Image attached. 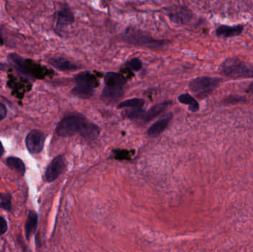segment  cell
Here are the masks:
<instances>
[{
    "instance_id": "52a82bcc",
    "label": "cell",
    "mask_w": 253,
    "mask_h": 252,
    "mask_svg": "<svg viewBox=\"0 0 253 252\" xmlns=\"http://www.w3.org/2000/svg\"><path fill=\"white\" fill-rule=\"evenodd\" d=\"M74 22V15L68 6H63L56 13V25L58 29H62Z\"/></svg>"
},
{
    "instance_id": "d4e9b609",
    "label": "cell",
    "mask_w": 253,
    "mask_h": 252,
    "mask_svg": "<svg viewBox=\"0 0 253 252\" xmlns=\"http://www.w3.org/2000/svg\"><path fill=\"white\" fill-rule=\"evenodd\" d=\"M245 101H246V99L242 96H230L224 99V103L229 105V104L239 103V102H245Z\"/></svg>"
},
{
    "instance_id": "83f0119b",
    "label": "cell",
    "mask_w": 253,
    "mask_h": 252,
    "mask_svg": "<svg viewBox=\"0 0 253 252\" xmlns=\"http://www.w3.org/2000/svg\"><path fill=\"white\" fill-rule=\"evenodd\" d=\"M4 147H3L2 144L0 142V157L2 156L3 154H4Z\"/></svg>"
},
{
    "instance_id": "ba28073f",
    "label": "cell",
    "mask_w": 253,
    "mask_h": 252,
    "mask_svg": "<svg viewBox=\"0 0 253 252\" xmlns=\"http://www.w3.org/2000/svg\"><path fill=\"white\" fill-rule=\"evenodd\" d=\"M245 27L243 25L228 26V25H219L215 30L217 36L227 38L238 36L243 32Z\"/></svg>"
},
{
    "instance_id": "4fadbf2b",
    "label": "cell",
    "mask_w": 253,
    "mask_h": 252,
    "mask_svg": "<svg viewBox=\"0 0 253 252\" xmlns=\"http://www.w3.org/2000/svg\"><path fill=\"white\" fill-rule=\"evenodd\" d=\"M104 80L106 86L111 87H123L126 83V77L118 72H107Z\"/></svg>"
},
{
    "instance_id": "9a60e30c",
    "label": "cell",
    "mask_w": 253,
    "mask_h": 252,
    "mask_svg": "<svg viewBox=\"0 0 253 252\" xmlns=\"http://www.w3.org/2000/svg\"><path fill=\"white\" fill-rule=\"evenodd\" d=\"M37 224H38V216L35 212H30L25 225V236L27 240H29L34 235L37 229Z\"/></svg>"
},
{
    "instance_id": "5b68a950",
    "label": "cell",
    "mask_w": 253,
    "mask_h": 252,
    "mask_svg": "<svg viewBox=\"0 0 253 252\" xmlns=\"http://www.w3.org/2000/svg\"><path fill=\"white\" fill-rule=\"evenodd\" d=\"M44 140L45 137L42 132L37 130L30 132L25 140L28 152L31 154H38L41 152L44 148Z\"/></svg>"
},
{
    "instance_id": "d6986e66",
    "label": "cell",
    "mask_w": 253,
    "mask_h": 252,
    "mask_svg": "<svg viewBox=\"0 0 253 252\" xmlns=\"http://www.w3.org/2000/svg\"><path fill=\"white\" fill-rule=\"evenodd\" d=\"M80 134L87 140H94L99 135V129L92 123L87 122Z\"/></svg>"
},
{
    "instance_id": "603a6c76",
    "label": "cell",
    "mask_w": 253,
    "mask_h": 252,
    "mask_svg": "<svg viewBox=\"0 0 253 252\" xmlns=\"http://www.w3.org/2000/svg\"><path fill=\"white\" fill-rule=\"evenodd\" d=\"M11 198L10 193H0V208L10 212L11 210Z\"/></svg>"
},
{
    "instance_id": "4316f807",
    "label": "cell",
    "mask_w": 253,
    "mask_h": 252,
    "mask_svg": "<svg viewBox=\"0 0 253 252\" xmlns=\"http://www.w3.org/2000/svg\"><path fill=\"white\" fill-rule=\"evenodd\" d=\"M7 115V109L3 104L0 103V121L4 119Z\"/></svg>"
},
{
    "instance_id": "7a4b0ae2",
    "label": "cell",
    "mask_w": 253,
    "mask_h": 252,
    "mask_svg": "<svg viewBox=\"0 0 253 252\" xmlns=\"http://www.w3.org/2000/svg\"><path fill=\"white\" fill-rule=\"evenodd\" d=\"M125 40L132 45L145 47H162L168 44L164 40L155 39L146 33L135 28H128L124 35Z\"/></svg>"
},
{
    "instance_id": "3957f363",
    "label": "cell",
    "mask_w": 253,
    "mask_h": 252,
    "mask_svg": "<svg viewBox=\"0 0 253 252\" xmlns=\"http://www.w3.org/2000/svg\"><path fill=\"white\" fill-rule=\"evenodd\" d=\"M222 81V78L217 77H198L190 81L189 87L198 97L205 98L218 87Z\"/></svg>"
},
{
    "instance_id": "f1b7e54d",
    "label": "cell",
    "mask_w": 253,
    "mask_h": 252,
    "mask_svg": "<svg viewBox=\"0 0 253 252\" xmlns=\"http://www.w3.org/2000/svg\"><path fill=\"white\" fill-rule=\"evenodd\" d=\"M248 91H249L251 93H253V82L250 84L249 87H248Z\"/></svg>"
},
{
    "instance_id": "9c48e42d",
    "label": "cell",
    "mask_w": 253,
    "mask_h": 252,
    "mask_svg": "<svg viewBox=\"0 0 253 252\" xmlns=\"http://www.w3.org/2000/svg\"><path fill=\"white\" fill-rule=\"evenodd\" d=\"M172 115L171 113L166 114L160 119L158 120L156 123L153 124L149 129L147 133L152 137H156L162 133L169 124V121L172 119Z\"/></svg>"
},
{
    "instance_id": "277c9868",
    "label": "cell",
    "mask_w": 253,
    "mask_h": 252,
    "mask_svg": "<svg viewBox=\"0 0 253 252\" xmlns=\"http://www.w3.org/2000/svg\"><path fill=\"white\" fill-rule=\"evenodd\" d=\"M87 122L85 118L80 115H68L57 124L56 133L62 137L74 136L76 133H81Z\"/></svg>"
},
{
    "instance_id": "5bb4252c",
    "label": "cell",
    "mask_w": 253,
    "mask_h": 252,
    "mask_svg": "<svg viewBox=\"0 0 253 252\" xmlns=\"http://www.w3.org/2000/svg\"><path fill=\"white\" fill-rule=\"evenodd\" d=\"M124 95L123 87H111L106 86L102 93V99L108 101H116L123 97Z\"/></svg>"
},
{
    "instance_id": "ffe728a7",
    "label": "cell",
    "mask_w": 253,
    "mask_h": 252,
    "mask_svg": "<svg viewBox=\"0 0 253 252\" xmlns=\"http://www.w3.org/2000/svg\"><path fill=\"white\" fill-rule=\"evenodd\" d=\"M94 93V88L88 87V86L77 84L72 90V93L77 97L80 99H89L91 97Z\"/></svg>"
},
{
    "instance_id": "484cf974",
    "label": "cell",
    "mask_w": 253,
    "mask_h": 252,
    "mask_svg": "<svg viewBox=\"0 0 253 252\" xmlns=\"http://www.w3.org/2000/svg\"><path fill=\"white\" fill-rule=\"evenodd\" d=\"M7 230V224L3 217H0V235H4Z\"/></svg>"
},
{
    "instance_id": "cb8c5ba5",
    "label": "cell",
    "mask_w": 253,
    "mask_h": 252,
    "mask_svg": "<svg viewBox=\"0 0 253 252\" xmlns=\"http://www.w3.org/2000/svg\"><path fill=\"white\" fill-rule=\"evenodd\" d=\"M126 68L133 71H138L142 68V62L138 58H133L126 63Z\"/></svg>"
},
{
    "instance_id": "7c38bea8",
    "label": "cell",
    "mask_w": 253,
    "mask_h": 252,
    "mask_svg": "<svg viewBox=\"0 0 253 252\" xmlns=\"http://www.w3.org/2000/svg\"><path fill=\"white\" fill-rule=\"evenodd\" d=\"M77 84L88 86V87L96 88L99 85V81L97 78L90 72H83L77 74L75 77Z\"/></svg>"
},
{
    "instance_id": "e0dca14e",
    "label": "cell",
    "mask_w": 253,
    "mask_h": 252,
    "mask_svg": "<svg viewBox=\"0 0 253 252\" xmlns=\"http://www.w3.org/2000/svg\"><path fill=\"white\" fill-rule=\"evenodd\" d=\"M170 18L174 19L175 22L185 24L192 19V13L186 7H180L175 10V13L170 15Z\"/></svg>"
},
{
    "instance_id": "6da1fadb",
    "label": "cell",
    "mask_w": 253,
    "mask_h": 252,
    "mask_svg": "<svg viewBox=\"0 0 253 252\" xmlns=\"http://www.w3.org/2000/svg\"><path fill=\"white\" fill-rule=\"evenodd\" d=\"M220 69L222 75L233 79L253 78V65L239 58L225 59Z\"/></svg>"
},
{
    "instance_id": "8fae6325",
    "label": "cell",
    "mask_w": 253,
    "mask_h": 252,
    "mask_svg": "<svg viewBox=\"0 0 253 252\" xmlns=\"http://www.w3.org/2000/svg\"><path fill=\"white\" fill-rule=\"evenodd\" d=\"M169 102H163V103L158 104V105H155L153 108H150V109H149L148 112H141V115H140L139 118H138L141 119V121H144V122H148L150 120L153 119L155 117L160 115V114L162 113L165 109H166L167 107L169 105Z\"/></svg>"
},
{
    "instance_id": "2e32d148",
    "label": "cell",
    "mask_w": 253,
    "mask_h": 252,
    "mask_svg": "<svg viewBox=\"0 0 253 252\" xmlns=\"http://www.w3.org/2000/svg\"><path fill=\"white\" fill-rule=\"evenodd\" d=\"M7 59H8V62H10V65L13 68H16L19 72H22L24 74H27L29 72H28L26 62L19 55L15 54V53H10Z\"/></svg>"
},
{
    "instance_id": "7402d4cb",
    "label": "cell",
    "mask_w": 253,
    "mask_h": 252,
    "mask_svg": "<svg viewBox=\"0 0 253 252\" xmlns=\"http://www.w3.org/2000/svg\"><path fill=\"white\" fill-rule=\"evenodd\" d=\"M144 101L140 99H132L122 102L118 108H130L132 109H141L144 105Z\"/></svg>"
},
{
    "instance_id": "f546056e",
    "label": "cell",
    "mask_w": 253,
    "mask_h": 252,
    "mask_svg": "<svg viewBox=\"0 0 253 252\" xmlns=\"http://www.w3.org/2000/svg\"><path fill=\"white\" fill-rule=\"evenodd\" d=\"M1 32H0V38H1Z\"/></svg>"
},
{
    "instance_id": "ac0fdd59",
    "label": "cell",
    "mask_w": 253,
    "mask_h": 252,
    "mask_svg": "<svg viewBox=\"0 0 253 252\" xmlns=\"http://www.w3.org/2000/svg\"><path fill=\"white\" fill-rule=\"evenodd\" d=\"M6 164L10 170L15 172L21 176H24L25 173V166L23 161L20 158L16 157H9L6 159Z\"/></svg>"
},
{
    "instance_id": "30bf717a",
    "label": "cell",
    "mask_w": 253,
    "mask_h": 252,
    "mask_svg": "<svg viewBox=\"0 0 253 252\" xmlns=\"http://www.w3.org/2000/svg\"><path fill=\"white\" fill-rule=\"evenodd\" d=\"M49 64L60 71H73L79 69V67L71 61L62 57H53L49 59Z\"/></svg>"
},
{
    "instance_id": "8992f818",
    "label": "cell",
    "mask_w": 253,
    "mask_h": 252,
    "mask_svg": "<svg viewBox=\"0 0 253 252\" xmlns=\"http://www.w3.org/2000/svg\"><path fill=\"white\" fill-rule=\"evenodd\" d=\"M65 167V158L62 155L56 157L50 162L45 172V179L47 182H53L60 176Z\"/></svg>"
},
{
    "instance_id": "44dd1931",
    "label": "cell",
    "mask_w": 253,
    "mask_h": 252,
    "mask_svg": "<svg viewBox=\"0 0 253 252\" xmlns=\"http://www.w3.org/2000/svg\"><path fill=\"white\" fill-rule=\"evenodd\" d=\"M178 101L181 102V104L184 105H187L189 106V109L192 112H197L199 109V105L197 101L192 97L190 94H182L178 97Z\"/></svg>"
}]
</instances>
